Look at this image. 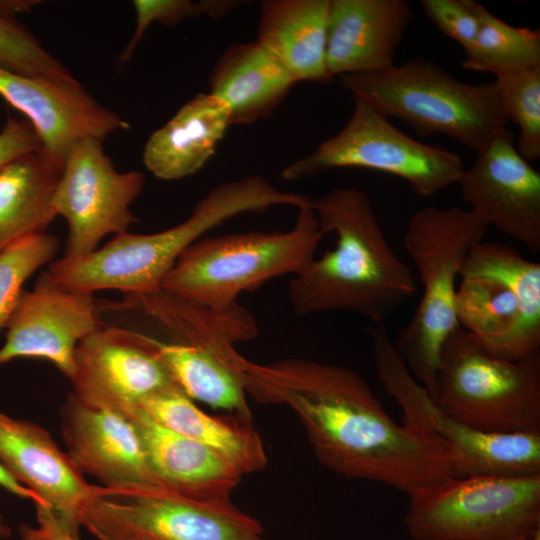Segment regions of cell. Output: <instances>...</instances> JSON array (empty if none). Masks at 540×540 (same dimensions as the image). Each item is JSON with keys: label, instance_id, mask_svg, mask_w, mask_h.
Masks as SVG:
<instances>
[{"label": "cell", "instance_id": "8d00e7d4", "mask_svg": "<svg viewBox=\"0 0 540 540\" xmlns=\"http://www.w3.org/2000/svg\"><path fill=\"white\" fill-rule=\"evenodd\" d=\"M20 534L22 540H80V538H73L68 535L41 532L31 526H22L20 528Z\"/></svg>", "mask_w": 540, "mask_h": 540}, {"label": "cell", "instance_id": "5b68a950", "mask_svg": "<svg viewBox=\"0 0 540 540\" xmlns=\"http://www.w3.org/2000/svg\"><path fill=\"white\" fill-rule=\"evenodd\" d=\"M340 83L354 99L405 122L417 134H444L476 153L507 129L495 82L465 83L423 58L343 75Z\"/></svg>", "mask_w": 540, "mask_h": 540}, {"label": "cell", "instance_id": "ac0fdd59", "mask_svg": "<svg viewBox=\"0 0 540 540\" xmlns=\"http://www.w3.org/2000/svg\"><path fill=\"white\" fill-rule=\"evenodd\" d=\"M0 96L26 116L43 149L65 160L77 142L126 130L130 124L100 104L75 77L17 74L0 68Z\"/></svg>", "mask_w": 540, "mask_h": 540}, {"label": "cell", "instance_id": "d6986e66", "mask_svg": "<svg viewBox=\"0 0 540 540\" xmlns=\"http://www.w3.org/2000/svg\"><path fill=\"white\" fill-rule=\"evenodd\" d=\"M67 453L78 469L109 489L161 488L134 422L69 394L60 409Z\"/></svg>", "mask_w": 540, "mask_h": 540}, {"label": "cell", "instance_id": "4fadbf2b", "mask_svg": "<svg viewBox=\"0 0 540 540\" xmlns=\"http://www.w3.org/2000/svg\"><path fill=\"white\" fill-rule=\"evenodd\" d=\"M144 185L142 173L115 169L102 140L87 138L74 144L65 157L52 201L56 215L68 225L62 257L88 255L107 235L127 232L138 221L131 204Z\"/></svg>", "mask_w": 540, "mask_h": 540}, {"label": "cell", "instance_id": "74e56055", "mask_svg": "<svg viewBox=\"0 0 540 540\" xmlns=\"http://www.w3.org/2000/svg\"><path fill=\"white\" fill-rule=\"evenodd\" d=\"M11 528L7 525L0 515V539H8L11 535Z\"/></svg>", "mask_w": 540, "mask_h": 540}, {"label": "cell", "instance_id": "f1b7e54d", "mask_svg": "<svg viewBox=\"0 0 540 540\" xmlns=\"http://www.w3.org/2000/svg\"><path fill=\"white\" fill-rule=\"evenodd\" d=\"M478 21V33L462 66L496 77L540 67V30L514 27L469 0Z\"/></svg>", "mask_w": 540, "mask_h": 540}, {"label": "cell", "instance_id": "1f68e13d", "mask_svg": "<svg viewBox=\"0 0 540 540\" xmlns=\"http://www.w3.org/2000/svg\"><path fill=\"white\" fill-rule=\"evenodd\" d=\"M58 239L46 232L21 238L0 252V330L6 327L25 281L40 267L51 263Z\"/></svg>", "mask_w": 540, "mask_h": 540}, {"label": "cell", "instance_id": "e0dca14e", "mask_svg": "<svg viewBox=\"0 0 540 540\" xmlns=\"http://www.w3.org/2000/svg\"><path fill=\"white\" fill-rule=\"evenodd\" d=\"M458 184L462 199L487 223L540 252V173L518 152L504 130L476 153Z\"/></svg>", "mask_w": 540, "mask_h": 540}, {"label": "cell", "instance_id": "277c9868", "mask_svg": "<svg viewBox=\"0 0 540 540\" xmlns=\"http://www.w3.org/2000/svg\"><path fill=\"white\" fill-rule=\"evenodd\" d=\"M488 230L477 212L457 206H428L409 219L404 247L417 268L423 291L394 345L411 374L432 397L442 346L460 327L456 280L464 260Z\"/></svg>", "mask_w": 540, "mask_h": 540}, {"label": "cell", "instance_id": "4dcf8cb0", "mask_svg": "<svg viewBox=\"0 0 540 540\" xmlns=\"http://www.w3.org/2000/svg\"><path fill=\"white\" fill-rule=\"evenodd\" d=\"M507 120L519 128L516 148L528 162L540 157V67L500 75L495 81Z\"/></svg>", "mask_w": 540, "mask_h": 540}, {"label": "cell", "instance_id": "603a6c76", "mask_svg": "<svg viewBox=\"0 0 540 540\" xmlns=\"http://www.w3.org/2000/svg\"><path fill=\"white\" fill-rule=\"evenodd\" d=\"M298 82L259 41L231 45L216 62L209 93L226 104L230 125L270 116Z\"/></svg>", "mask_w": 540, "mask_h": 540}, {"label": "cell", "instance_id": "ffe728a7", "mask_svg": "<svg viewBox=\"0 0 540 540\" xmlns=\"http://www.w3.org/2000/svg\"><path fill=\"white\" fill-rule=\"evenodd\" d=\"M413 18L405 0H330L326 64L335 76L378 72L394 64Z\"/></svg>", "mask_w": 540, "mask_h": 540}, {"label": "cell", "instance_id": "5bb4252c", "mask_svg": "<svg viewBox=\"0 0 540 540\" xmlns=\"http://www.w3.org/2000/svg\"><path fill=\"white\" fill-rule=\"evenodd\" d=\"M69 380L83 404L128 418L146 399L179 388L151 336L106 325L77 345Z\"/></svg>", "mask_w": 540, "mask_h": 540}, {"label": "cell", "instance_id": "2e32d148", "mask_svg": "<svg viewBox=\"0 0 540 540\" xmlns=\"http://www.w3.org/2000/svg\"><path fill=\"white\" fill-rule=\"evenodd\" d=\"M99 311L93 294L66 289L42 273L32 290H23L9 318L0 365L44 359L70 379L77 345L104 325Z\"/></svg>", "mask_w": 540, "mask_h": 540}, {"label": "cell", "instance_id": "9a60e30c", "mask_svg": "<svg viewBox=\"0 0 540 540\" xmlns=\"http://www.w3.org/2000/svg\"><path fill=\"white\" fill-rule=\"evenodd\" d=\"M0 463L38 497L37 530L79 538L80 513L96 485L47 430L0 412Z\"/></svg>", "mask_w": 540, "mask_h": 540}, {"label": "cell", "instance_id": "4316f807", "mask_svg": "<svg viewBox=\"0 0 540 540\" xmlns=\"http://www.w3.org/2000/svg\"><path fill=\"white\" fill-rule=\"evenodd\" d=\"M64 160L46 150L21 155L0 168V252L45 232L57 216L53 196Z\"/></svg>", "mask_w": 540, "mask_h": 540}, {"label": "cell", "instance_id": "f546056e", "mask_svg": "<svg viewBox=\"0 0 540 540\" xmlns=\"http://www.w3.org/2000/svg\"><path fill=\"white\" fill-rule=\"evenodd\" d=\"M35 1H0V68L28 76L69 79V69L47 51L16 14L29 12Z\"/></svg>", "mask_w": 540, "mask_h": 540}, {"label": "cell", "instance_id": "6da1fadb", "mask_svg": "<svg viewBox=\"0 0 540 540\" xmlns=\"http://www.w3.org/2000/svg\"><path fill=\"white\" fill-rule=\"evenodd\" d=\"M244 383L257 401L290 408L317 459L341 476L385 484L408 496L457 477L443 450L397 423L353 369L300 358L269 364L247 359Z\"/></svg>", "mask_w": 540, "mask_h": 540}, {"label": "cell", "instance_id": "83f0119b", "mask_svg": "<svg viewBox=\"0 0 540 540\" xmlns=\"http://www.w3.org/2000/svg\"><path fill=\"white\" fill-rule=\"evenodd\" d=\"M151 342L173 381L186 396L251 423L244 383L247 359L237 365L205 348L165 342L152 336Z\"/></svg>", "mask_w": 540, "mask_h": 540}, {"label": "cell", "instance_id": "7c38bea8", "mask_svg": "<svg viewBox=\"0 0 540 540\" xmlns=\"http://www.w3.org/2000/svg\"><path fill=\"white\" fill-rule=\"evenodd\" d=\"M347 167L397 176L422 197L458 183L465 169L457 153L415 140L360 99H354L351 117L337 134L285 166L280 176L297 181Z\"/></svg>", "mask_w": 540, "mask_h": 540}, {"label": "cell", "instance_id": "52a82bcc", "mask_svg": "<svg viewBox=\"0 0 540 540\" xmlns=\"http://www.w3.org/2000/svg\"><path fill=\"white\" fill-rule=\"evenodd\" d=\"M432 398L476 431L540 434V352L499 357L459 327L442 346Z\"/></svg>", "mask_w": 540, "mask_h": 540}, {"label": "cell", "instance_id": "d590c367", "mask_svg": "<svg viewBox=\"0 0 540 540\" xmlns=\"http://www.w3.org/2000/svg\"><path fill=\"white\" fill-rule=\"evenodd\" d=\"M0 487L22 499L30 500L35 506L39 504L38 497L27 487L19 483L0 463Z\"/></svg>", "mask_w": 540, "mask_h": 540}, {"label": "cell", "instance_id": "3957f363", "mask_svg": "<svg viewBox=\"0 0 540 540\" xmlns=\"http://www.w3.org/2000/svg\"><path fill=\"white\" fill-rule=\"evenodd\" d=\"M295 201L292 192L262 176L227 181L201 198L183 222L157 233L115 235L88 255L52 261L45 274L57 285L88 294L108 289L124 294L154 291L179 256L206 232L239 214L292 206Z\"/></svg>", "mask_w": 540, "mask_h": 540}, {"label": "cell", "instance_id": "cb8c5ba5", "mask_svg": "<svg viewBox=\"0 0 540 540\" xmlns=\"http://www.w3.org/2000/svg\"><path fill=\"white\" fill-rule=\"evenodd\" d=\"M229 126L226 104L209 92L199 93L151 134L143 150L144 165L162 180L190 176L215 154Z\"/></svg>", "mask_w": 540, "mask_h": 540}, {"label": "cell", "instance_id": "44dd1931", "mask_svg": "<svg viewBox=\"0 0 540 540\" xmlns=\"http://www.w3.org/2000/svg\"><path fill=\"white\" fill-rule=\"evenodd\" d=\"M161 487L201 501H230L242 474L218 454L161 423L144 410L129 417Z\"/></svg>", "mask_w": 540, "mask_h": 540}, {"label": "cell", "instance_id": "e575fe53", "mask_svg": "<svg viewBox=\"0 0 540 540\" xmlns=\"http://www.w3.org/2000/svg\"><path fill=\"white\" fill-rule=\"evenodd\" d=\"M42 149V142L28 120L7 118L0 131V168L21 155Z\"/></svg>", "mask_w": 540, "mask_h": 540}, {"label": "cell", "instance_id": "8992f818", "mask_svg": "<svg viewBox=\"0 0 540 540\" xmlns=\"http://www.w3.org/2000/svg\"><path fill=\"white\" fill-rule=\"evenodd\" d=\"M285 232L251 231L203 237L191 244L160 289L191 303L224 310L237 297L283 275H294L316 255L324 236L310 201Z\"/></svg>", "mask_w": 540, "mask_h": 540}, {"label": "cell", "instance_id": "30bf717a", "mask_svg": "<svg viewBox=\"0 0 540 540\" xmlns=\"http://www.w3.org/2000/svg\"><path fill=\"white\" fill-rule=\"evenodd\" d=\"M409 497L414 540H533L540 533V474L451 477Z\"/></svg>", "mask_w": 540, "mask_h": 540}, {"label": "cell", "instance_id": "7402d4cb", "mask_svg": "<svg viewBox=\"0 0 540 540\" xmlns=\"http://www.w3.org/2000/svg\"><path fill=\"white\" fill-rule=\"evenodd\" d=\"M110 306L140 311L163 328L171 341L205 348L237 365H242L246 358L236 350L235 344L250 340L258 333L254 317L238 303L216 310L160 288L141 294H124L121 302Z\"/></svg>", "mask_w": 540, "mask_h": 540}, {"label": "cell", "instance_id": "836d02e7", "mask_svg": "<svg viewBox=\"0 0 540 540\" xmlns=\"http://www.w3.org/2000/svg\"><path fill=\"white\" fill-rule=\"evenodd\" d=\"M421 6L432 23L468 53L476 40L478 21L469 0H422Z\"/></svg>", "mask_w": 540, "mask_h": 540}, {"label": "cell", "instance_id": "7a4b0ae2", "mask_svg": "<svg viewBox=\"0 0 540 540\" xmlns=\"http://www.w3.org/2000/svg\"><path fill=\"white\" fill-rule=\"evenodd\" d=\"M323 234L334 233L332 250L314 257L289 281L288 297L300 316L348 312L385 323L412 298L416 282L397 256L369 196L351 187L311 199Z\"/></svg>", "mask_w": 540, "mask_h": 540}, {"label": "cell", "instance_id": "484cf974", "mask_svg": "<svg viewBox=\"0 0 540 540\" xmlns=\"http://www.w3.org/2000/svg\"><path fill=\"white\" fill-rule=\"evenodd\" d=\"M140 409L169 429L206 446L242 475L260 471L267 464L262 439L251 423L232 415H210L179 388L146 399Z\"/></svg>", "mask_w": 540, "mask_h": 540}, {"label": "cell", "instance_id": "9c48e42d", "mask_svg": "<svg viewBox=\"0 0 540 540\" xmlns=\"http://www.w3.org/2000/svg\"><path fill=\"white\" fill-rule=\"evenodd\" d=\"M377 376L403 411L404 424L434 441L457 477L540 474V434H491L471 429L442 410L411 374L385 323L367 328Z\"/></svg>", "mask_w": 540, "mask_h": 540}, {"label": "cell", "instance_id": "8fae6325", "mask_svg": "<svg viewBox=\"0 0 540 540\" xmlns=\"http://www.w3.org/2000/svg\"><path fill=\"white\" fill-rule=\"evenodd\" d=\"M96 540H266L261 524L230 501H201L161 488L96 485L79 517Z\"/></svg>", "mask_w": 540, "mask_h": 540}, {"label": "cell", "instance_id": "d6a6232c", "mask_svg": "<svg viewBox=\"0 0 540 540\" xmlns=\"http://www.w3.org/2000/svg\"><path fill=\"white\" fill-rule=\"evenodd\" d=\"M241 1L233 0H135L136 27L121 53L118 62L124 65L130 60L147 28L153 23L173 26L184 19L208 16L219 19L236 9Z\"/></svg>", "mask_w": 540, "mask_h": 540}, {"label": "cell", "instance_id": "ab89813d", "mask_svg": "<svg viewBox=\"0 0 540 540\" xmlns=\"http://www.w3.org/2000/svg\"><path fill=\"white\" fill-rule=\"evenodd\" d=\"M0 540H5V539H0Z\"/></svg>", "mask_w": 540, "mask_h": 540}, {"label": "cell", "instance_id": "ba28073f", "mask_svg": "<svg viewBox=\"0 0 540 540\" xmlns=\"http://www.w3.org/2000/svg\"><path fill=\"white\" fill-rule=\"evenodd\" d=\"M460 277L456 314L461 328L499 357L539 352L540 263L507 244L482 241L464 260Z\"/></svg>", "mask_w": 540, "mask_h": 540}, {"label": "cell", "instance_id": "d4e9b609", "mask_svg": "<svg viewBox=\"0 0 540 540\" xmlns=\"http://www.w3.org/2000/svg\"><path fill=\"white\" fill-rule=\"evenodd\" d=\"M330 0H265L258 37L297 82L327 84L326 30Z\"/></svg>", "mask_w": 540, "mask_h": 540}, {"label": "cell", "instance_id": "f35d334b", "mask_svg": "<svg viewBox=\"0 0 540 540\" xmlns=\"http://www.w3.org/2000/svg\"><path fill=\"white\" fill-rule=\"evenodd\" d=\"M533 540H540V533L537 534Z\"/></svg>", "mask_w": 540, "mask_h": 540}]
</instances>
